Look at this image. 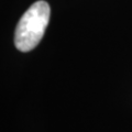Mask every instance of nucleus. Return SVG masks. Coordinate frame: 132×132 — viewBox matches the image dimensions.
I'll return each instance as SVG.
<instances>
[{
	"label": "nucleus",
	"instance_id": "1",
	"mask_svg": "<svg viewBox=\"0 0 132 132\" xmlns=\"http://www.w3.org/2000/svg\"><path fill=\"white\" fill-rule=\"evenodd\" d=\"M50 15L51 8L43 0L34 2L24 12L14 33V44L19 51H32L41 42L48 26Z\"/></svg>",
	"mask_w": 132,
	"mask_h": 132
}]
</instances>
